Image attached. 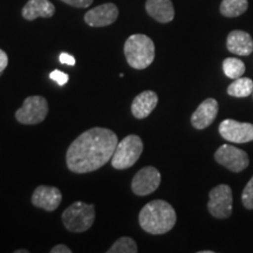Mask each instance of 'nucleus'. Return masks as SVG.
<instances>
[{"instance_id": "f257e3e1", "label": "nucleus", "mask_w": 253, "mask_h": 253, "mask_svg": "<svg viewBox=\"0 0 253 253\" xmlns=\"http://www.w3.org/2000/svg\"><path fill=\"white\" fill-rule=\"evenodd\" d=\"M118 143V136L110 129L95 126L82 132L69 145L66 154L68 169L75 173L100 169L112 160Z\"/></svg>"}, {"instance_id": "f03ea898", "label": "nucleus", "mask_w": 253, "mask_h": 253, "mask_svg": "<svg viewBox=\"0 0 253 253\" xmlns=\"http://www.w3.org/2000/svg\"><path fill=\"white\" fill-rule=\"evenodd\" d=\"M177 216L173 208L162 199H155L145 204L141 210L138 221L145 232L163 235L175 226Z\"/></svg>"}, {"instance_id": "7ed1b4c3", "label": "nucleus", "mask_w": 253, "mask_h": 253, "mask_svg": "<svg viewBox=\"0 0 253 253\" xmlns=\"http://www.w3.org/2000/svg\"><path fill=\"white\" fill-rule=\"evenodd\" d=\"M125 55L132 68L142 71L149 67L155 59L153 40L144 34H132L125 43Z\"/></svg>"}, {"instance_id": "20e7f679", "label": "nucleus", "mask_w": 253, "mask_h": 253, "mask_svg": "<svg viewBox=\"0 0 253 253\" xmlns=\"http://www.w3.org/2000/svg\"><path fill=\"white\" fill-rule=\"evenodd\" d=\"M61 219L66 229L71 232H84L94 224L95 208L84 202H75L63 211Z\"/></svg>"}, {"instance_id": "39448f33", "label": "nucleus", "mask_w": 253, "mask_h": 253, "mask_svg": "<svg viewBox=\"0 0 253 253\" xmlns=\"http://www.w3.org/2000/svg\"><path fill=\"white\" fill-rule=\"evenodd\" d=\"M143 151V142L137 135H128L116 145L112 157L113 168L119 170L128 169L137 162Z\"/></svg>"}, {"instance_id": "423d86ee", "label": "nucleus", "mask_w": 253, "mask_h": 253, "mask_svg": "<svg viewBox=\"0 0 253 253\" xmlns=\"http://www.w3.org/2000/svg\"><path fill=\"white\" fill-rule=\"evenodd\" d=\"M47 114H48L47 100L45 97L36 95L25 99L21 108H19L15 113V119L23 125H38L46 119Z\"/></svg>"}, {"instance_id": "0eeeda50", "label": "nucleus", "mask_w": 253, "mask_h": 253, "mask_svg": "<svg viewBox=\"0 0 253 253\" xmlns=\"http://www.w3.org/2000/svg\"><path fill=\"white\" fill-rule=\"evenodd\" d=\"M232 190L230 186L217 185L209 194V212L218 219L229 218L232 213Z\"/></svg>"}, {"instance_id": "6e6552de", "label": "nucleus", "mask_w": 253, "mask_h": 253, "mask_svg": "<svg viewBox=\"0 0 253 253\" xmlns=\"http://www.w3.org/2000/svg\"><path fill=\"white\" fill-rule=\"evenodd\" d=\"M214 160L232 172H240L249 167L250 160L244 150L235 145L223 144L214 153Z\"/></svg>"}, {"instance_id": "1a4fd4ad", "label": "nucleus", "mask_w": 253, "mask_h": 253, "mask_svg": "<svg viewBox=\"0 0 253 253\" xmlns=\"http://www.w3.org/2000/svg\"><path fill=\"white\" fill-rule=\"evenodd\" d=\"M219 134L232 143H248L253 141V125L227 119L219 125Z\"/></svg>"}, {"instance_id": "9d476101", "label": "nucleus", "mask_w": 253, "mask_h": 253, "mask_svg": "<svg viewBox=\"0 0 253 253\" xmlns=\"http://www.w3.org/2000/svg\"><path fill=\"white\" fill-rule=\"evenodd\" d=\"M161 184V173L156 168L145 167L134 176L131 190L137 196H147L156 191Z\"/></svg>"}, {"instance_id": "9b49d317", "label": "nucleus", "mask_w": 253, "mask_h": 253, "mask_svg": "<svg viewBox=\"0 0 253 253\" xmlns=\"http://www.w3.org/2000/svg\"><path fill=\"white\" fill-rule=\"evenodd\" d=\"M119 17V8L112 2L96 6L84 14V21L91 27H104L115 23Z\"/></svg>"}, {"instance_id": "f8f14e48", "label": "nucleus", "mask_w": 253, "mask_h": 253, "mask_svg": "<svg viewBox=\"0 0 253 253\" xmlns=\"http://www.w3.org/2000/svg\"><path fill=\"white\" fill-rule=\"evenodd\" d=\"M62 201L61 191L55 186L40 185L32 195V204L46 211H54Z\"/></svg>"}, {"instance_id": "ddd939ff", "label": "nucleus", "mask_w": 253, "mask_h": 253, "mask_svg": "<svg viewBox=\"0 0 253 253\" xmlns=\"http://www.w3.org/2000/svg\"><path fill=\"white\" fill-rule=\"evenodd\" d=\"M218 108V102L214 99L204 100L192 114L191 125L199 130L210 126L217 118Z\"/></svg>"}, {"instance_id": "4468645a", "label": "nucleus", "mask_w": 253, "mask_h": 253, "mask_svg": "<svg viewBox=\"0 0 253 253\" xmlns=\"http://www.w3.org/2000/svg\"><path fill=\"white\" fill-rule=\"evenodd\" d=\"M226 47L233 54L240 56H248L253 50V40L248 32L232 31L227 36Z\"/></svg>"}, {"instance_id": "2eb2a0df", "label": "nucleus", "mask_w": 253, "mask_h": 253, "mask_svg": "<svg viewBox=\"0 0 253 253\" xmlns=\"http://www.w3.org/2000/svg\"><path fill=\"white\" fill-rule=\"evenodd\" d=\"M158 103L157 94L153 90L142 91L131 103V113L136 119H145L153 113Z\"/></svg>"}, {"instance_id": "dca6fc26", "label": "nucleus", "mask_w": 253, "mask_h": 253, "mask_svg": "<svg viewBox=\"0 0 253 253\" xmlns=\"http://www.w3.org/2000/svg\"><path fill=\"white\" fill-rule=\"evenodd\" d=\"M145 9L148 14L158 23H170L175 17V9L171 0H147Z\"/></svg>"}, {"instance_id": "f3484780", "label": "nucleus", "mask_w": 253, "mask_h": 253, "mask_svg": "<svg viewBox=\"0 0 253 253\" xmlns=\"http://www.w3.org/2000/svg\"><path fill=\"white\" fill-rule=\"evenodd\" d=\"M23 17L28 21L37 18H50L55 13V7L49 0H28L23 8Z\"/></svg>"}, {"instance_id": "a211bd4d", "label": "nucleus", "mask_w": 253, "mask_h": 253, "mask_svg": "<svg viewBox=\"0 0 253 253\" xmlns=\"http://www.w3.org/2000/svg\"><path fill=\"white\" fill-rule=\"evenodd\" d=\"M248 7V0H223L220 4V13L224 17L236 18L245 13Z\"/></svg>"}, {"instance_id": "6ab92c4d", "label": "nucleus", "mask_w": 253, "mask_h": 253, "mask_svg": "<svg viewBox=\"0 0 253 253\" xmlns=\"http://www.w3.org/2000/svg\"><path fill=\"white\" fill-rule=\"evenodd\" d=\"M253 93V81L249 78H238L227 87V94L233 97H248Z\"/></svg>"}, {"instance_id": "aec40b11", "label": "nucleus", "mask_w": 253, "mask_h": 253, "mask_svg": "<svg viewBox=\"0 0 253 253\" xmlns=\"http://www.w3.org/2000/svg\"><path fill=\"white\" fill-rule=\"evenodd\" d=\"M223 71L227 78L236 80L245 73V63L239 59L226 58L223 61Z\"/></svg>"}, {"instance_id": "412c9836", "label": "nucleus", "mask_w": 253, "mask_h": 253, "mask_svg": "<svg viewBox=\"0 0 253 253\" xmlns=\"http://www.w3.org/2000/svg\"><path fill=\"white\" fill-rule=\"evenodd\" d=\"M138 251L137 244L130 237H121L112 245L108 253H136Z\"/></svg>"}, {"instance_id": "4be33fe9", "label": "nucleus", "mask_w": 253, "mask_h": 253, "mask_svg": "<svg viewBox=\"0 0 253 253\" xmlns=\"http://www.w3.org/2000/svg\"><path fill=\"white\" fill-rule=\"evenodd\" d=\"M242 201L246 209H249V210H253V177L250 179L248 184H246L245 189L243 190Z\"/></svg>"}, {"instance_id": "5701e85b", "label": "nucleus", "mask_w": 253, "mask_h": 253, "mask_svg": "<svg viewBox=\"0 0 253 253\" xmlns=\"http://www.w3.org/2000/svg\"><path fill=\"white\" fill-rule=\"evenodd\" d=\"M49 78H50V80L55 81L56 84H59V86H65V84H67L68 80H69L68 74H66V73L59 71V69H55V71H53L52 73H50Z\"/></svg>"}, {"instance_id": "b1692460", "label": "nucleus", "mask_w": 253, "mask_h": 253, "mask_svg": "<svg viewBox=\"0 0 253 253\" xmlns=\"http://www.w3.org/2000/svg\"><path fill=\"white\" fill-rule=\"evenodd\" d=\"M65 4L71 5L73 7H79V8H84L91 5L93 0H61Z\"/></svg>"}, {"instance_id": "393cba45", "label": "nucleus", "mask_w": 253, "mask_h": 253, "mask_svg": "<svg viewBox=\"0 0 253 253\" xmlns=\"http://www.w3.org/2000/svg\"><path fill=\"white\" fill-rule=\"evenodd\" d=\"M60 62L63 63V65L68 66H74L75 65V58L68 53H61L60 54Z\"/></svg>"}, {"instance_id": "a878e982", "label": "nucleus", "mask_w": 253, "mask_h": 253, "mask_svg": "<svg viewBox=\"0 0 253 253\" xmlns=\"http://www.w3.org/2000/svg\"><path fill=\"white\" fill-rule=\"evenodd\" d=\"M8 65V56L2 49H0V74L5 71V68Z\"/></svg>"}, {"instance_id": "bb28decb", "label": "nucleus", "mask_w": 253, "mask_h": 253, "mask_svg": "<svg viewBox=\"0 0 253 253\" xmlns=\"http://www.w3.org/2000/svg\"><path fill=\"white\" fill-rule=\"evenodd\" d=\"M50 253H72V250L67 245H55L54 248L50 250Z\"/></svg>"}, {"instance_id": "cd10ccee", "label": "nucleus", "mask_w": 253, "mask_h": 253, "mask_svg": "<svg viewBox=\"0 0 253 253\" xmlns=\"http://www.w3.org/2000/svg\"><path fill=\"white\" fill-rule=\"evenodd\" d=\"M15 253H28V251L27 250H17V251H15Z\"/></svg>"}, {"instance_id": "c85d7f7f", "label": "nucleus", "mask_w": 253, "mask_h": 253, "mask_svg": "<svg viewBox=\"0 0 253 253\" xmlns=\"http://www.w3.org/2000/svg\"><path fill=\"white\" fill-rule=\"evenodd\" d=\"M199 253H213V251H201Z\"/></svg>"}, {"instance_id": "c756f323", "label": "nucleus", "mask_w": 253, "mask_h": 253, "mask_svg": "<svg viewBox=\"0 0 253 253\" xmlns=\"http://www.w3.org/2000/svg\"><path fill=\"white\" fill-rule=\"evenodd\" d=\"M252 94H253V93H252Z\"/></svg>"}]
</instances>
